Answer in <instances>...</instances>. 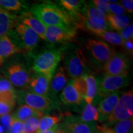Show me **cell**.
Here are the masks:
<instances>
[{
  "instance_id": "cell-11",
  "label": "cell",
  "mask_w": 133,
  "mask_h": 133,
  "mask_svg": "<svg viewBox=\"0 0 133 133\" xmlns=\"http://www.w3.org/2000/svg\"><path fill=\"white\" fill-rule=\"evenodd\" d=\"M130 62L123 53L116 52L107 62L103 65L105 75H128Z\"/></svg>"
},
{
  "instance_id": "cell-18",
  "label": "cell",
  "mask_w": 133,
  "mask_h": 133,
  "mask_svg": "<svg viewBox=\"0 0 133 133\" xmlns=\"http://www.w3.org/2000/svg\"><path fill=\"white\" fill-rule=\"evenodd\" d=\"M22 51L9 36H0V66L4 64L8 58Z\"/></svg>"
},
{
  "instance_id": "cell-17",
  "label": "cell",
  "mask_w": 133,
  "mask_h": 133,
  "mask_svg": "<svg viewBox=\"0 0 133 133\" xmlns=\"http://www.w3.org/2000/svg\"><path fill=\"white\" fill-rule=\"evenodd\" d=\"M59 98L62 102L66 105H80L84 101L75 84L74 79L66 83L61 91Z\"/></svg>"
},
{
  "instance_id": "cell-39",
  "label": "cell",
  "mask_w": 133,
  "mask_h": 133,
  "mask_svg": "<svg viewBox=\"0 0 133 133\" xmlns=\"http://www.w3.org/2000/svg\"><path fill=\"white\" fill-rule=\"evenodd\" d=\"M97 133H115L112 129L109 128L107 126H97Z\"/></svg>"
},
{
  "instance_id": "cell-15",
  "label": "cell",
  "mask_w": 133,
  "mask_h": 133,
  "mask_svg": "<svg viewBox=\"0 0 133 133\" xmlns=\"http://www.w3.org/2000/svg\"><path fill=\"white\" fill-rule=\"evenodd\" d=\"M121 93L118 91L110 94L100 101L97 108L99 114L98 121L101 122L106 121L108 116L113 112L117 105Z\"/></svg>"
},
{
  "instance_id": "cell-4",
  "label": "cell",
  "mask_w": 133,
  "mask_h": 133,
  "mask_svg": "<svg viewBox=\"0 0 133 133\" xmlns=\"http://www.w3.org/2000/svg\"><path fill=\"white\" fill-rule=\"evenodd\" d=\"M3 73L13 86L27 88L31 75L25 65L21 62H11L4 66Z\"/></svg>"
},
{
  "instance_id": "cell-41",
  "label": "cell",
  "mask_w": 133,
  "mask_h": 133,
  "mask_svg": "<svg viewBox=\"0 0 133 133\" xmlns=\"http://www.w3.org/2000/svg\"><path fill=\"white\" fill-rule=\"evenodd\" d=\"M60 125V124H57V125L54 126V127H52V128L48 129V130L46 131H44V132H36V133H55L56 132V131L57 130L58 128H59V126Z\"/></svg>"
},
{
  "instance_id": "cell-22",
  "label": "cell",
  "mask_w": 133,
  "mask_h": 133,
  "mask_svg": "<svg viewBox=\"0 0 133 133\" xmlns=\"http://www.w3.org/2000/svg\"><path fill=\"white\" fill-rule=\"evenodd\" d=\"M56 3L71 17L74 22L76 19H80L81 9L85 1L79 0H59Z\"/></svg>"
},
{
  "instance_id": "cell-28",
  "label": "cell",
  "mask_w": 133,
  "mask_h": 133,
  "mask_svg": "<svg viewBox=\"0 0 133 133\" xmlns=\"http://www.w3.org/2000/svg\"><path fill=\"white\" fill-rule=\"evenodd\" d=\"M61 119L62 118L61 116L44 115L39 118V128L36 132H44L52 128L54 126L59 124Z\"/></svg>"
},
{
  "instance_id": "cell-6",
  "label": "cell",
  "mask_w": 133,
  "mask_h": 133,
  "mask_svg": "<svg viewBox=\"0 0 133 133\" xmlns=\"http://www.w3.org/2000/svg\"><path fill=\"white\" fill-rule=\"evenodd\" d=\"M133 115V92L129 90L119 97V101L113 112L109 115L106 121L109 125L128 119Z\"/></svg>"
},
{
  "instance_id": "cell-31",
  "label": "cell",
  "mask_w": 133,
  "mask_h": 133,
  "mask_svg": "<svg viewBox=\"0 0 133 133\" xmlns=\"http://www.w3.org/2000/svg\"><path fill=\"white\" fill-rule=\"evenodd\" d=\"M39 116H33L23 122L24 133H36L39 128Z\"/></svg>"
},
{
  "instance_id": "cell-38",
  "label": "cell",
  "mask_w": 133,
  "mask_h": 133,
  "mask_svg": "<svg viewBox=\"0 0 133 133\" xmlns=\"http://www.w3.org/2000/svg\"><path fill=\"white\" fill-rule=\"evenodd\" d=\"M133 39H129V40L124 41L123 44L122 48L124 49L126 52H128L129 55L132 56L133 53Z\"/></svg>"
},
{
  "instance_id": "cell-20",
  "label": "cell",
  "mask_w": 133,
  "mask_h": 133,
  "mask_svg": "<svg viewBox=\"0 0 133 133\" xmlns=\"http://www.w3.org/2000/svg\"><path fill=\"white\" fill-rule=\"evenodd\" d=\"M66 72L64 66H60L53 75L49 86V94L55 96L62 91L68 83Z\"/></svg>"
},
{
  "instance_id": "cell-27",
  "label": "cell",
  "mask_w": 133,
  "mask_h": 133,
  "mask_svg": "<svg viewBox=\"0 0 133 133\" xmlns=\"http://www.w3.org/2000/svg\"><path fill=\"white\" fill-rule=\"evenodd\" d=\"M78 119L79 121L85 123L96 122L99 119V114L97 109L92 104H87L85 105L84 109Z\"/></svg>"
},
{
  "instance_id": "cell-2",
  "label": "cell",
  "mask_w": 133,
  "mask_h": 133,
  "mask_svg": "<svg viewBox=\"0 0 133 133\" xmlns=\"http://www.w3.org/2000/svg\"><path fill=\"white\" fill-rule=\"evenodd\" d=\"M64 56L62 48H51L41 51L34 57L33 70L35 74H41L52 78Z\"/></svg>"
},
{
  "instance_id": "cell-3",
  "label": "cell",
  "mask_w": 133,
  "mask_h": 133,
  "mask_svg": "<svg viewBox=\"0 0 133 133\" xmlns=\"http://www.w3.org/2000/svg\"><path fill=\"white\" fill-rule=\"evenodd\" d=\"M64 68L66 74L72 79H76L88 74L86 58L80 48H76L66 55Z\"/></svg>"
},
{
  "instance_id": "cell-37",
  "label": "cell",
  "mask_w": 133,
  "mask_h": 133,
  "mask_svg": "<svg viewBox=\"0 0 133 133\" xmlns=\"http://www.w3.org/2000/svg\"><path fill=\"white\" fill-rule=\"evenodd\" d=\"M121 5L124 11L130 14H132L133 12V1L132 0H122L120 1Z\"/></svg>"
},
{
  "instance_id": "cell-5",
  "label": "cell",
  "mask_w": 133,
  "mask_h": 133,
  "mask_svg": "<svg viewBox=\"0 0 133 133\" xmlns=\"http://www.w3.org/2000/svg\"><path fill=\"white\" fill-rule=\"evenodd\" d=\"M97 94L99 99L107 97V96L121 88L125 87L129 84V77L128 75H104L101 78L97 79Z\"/></svg>"
},
{
  "instance_id": "cell-12",
  "label": "cell",
  "mask_w": 133,
  "mask_h": 133,
  "mask_svg": "<svg viewBox=\"0 0 133 133\" xmlns=\"http://www.w3.org/2000/svg\"><path fill=\"white\" fill-rule=\"evenodd\" d=\"M76 36L74 27L63 28L59 26H47L45 41L51 44L73 41Z\"/></svg>"
},
{
  "instance_id": "cell-23",
  "label": "cell",
  "mask_w": 133,
  "mask_h": 133,
  "mask_svg": "<svg viewBox=\"0 0 133 133\" xmlns=\"http://www.w3.org/2000/svg\"><path fill=\"white\" fill-rule=\"evenodd\" d=\"M106 21H107L109 29L119 31L124 29L126 26L130 24V20L128 17L125 15H114L108 14L106 15Z\"/></svg>"
},
{
  "instance_id": "cell-40",
  "label": "cell",
  "mask_w": 133,
  "mask_h": 133,
  "mask_svg": "<svg viewBox=\"0 0 133 133\" xmlns=\"http://www.w3.org/2000/svg\"><path fill=\"white\" fill-rule=\"evenodd\" d=\"M55 133H69V131H67L65 128L64 127L62 124H60L59 128H58L57 130Z\"/></svg>"
},
{
  "instance_id": "cell-1",
  "label": "cell",
  "mask_w": 133,
  "mask_h": 133,
  "mask_svg": "<svg viewBox=\"0 0 133 133\" xmlns=\"http://www.w3.org/2000/svg\"><path fill=\"white\" fill-rule=\"evenodd\" d=\"M29 11L46 27H74V19L56 3L43 1L35 3L30 8Z\"/></svg>"
},
{
  "instance_id": "cell-8",
  "label": "cell",
  "mask_w": 133,
  "mask_h": 133,
  "mask_svg": "<svg viewBox=\"0 0 133 133\" xmlns=\"http://www.w3.org/2000/svg\"><path fill=\"white\" fill-rule=\"evenodd\" d=\"M85 48L92 59L99 64L104 65L116 52L110 44L98 38L88 39Z\"/></svg>"
},
{
  "instance_id": "cell-25",
  "label": "cell",
  "mask_w": 133,
  "mask_h": 133,
  "mask_svg": "<svg viewBox=\"0 0 133 133\" xmlns=\"http://www.w3.org/2000/svg\"><path fill=\"white\" fill-rule=\"evenodd\" d=\"M44 115V114H43V113L38 112L26 105L22 104L17 109L12 116L14 118L21 122H24L30 118L33 117V116L41 117Z\"/></svg>"
},
{
  "instance_id": "cell-29",
  "label": "cell",
  "mask_w": 133,
  "mask_h": 133,
  "mask_svg": "<svg viewBox=\"0 0 133 133\" xmlns=\"http://www.w3.org/2000/svg\"><path fill=\"white\" fill-rule=\"evenodd\" d=\"M96 36L101 38L102 41H106L107 43H109L115 46H122L124 42L117 32H114L112 31H104V32L98 34Z\"/></svg>"
},
{
  "instance_id": "cell-16",
  "label": "cell",
  "mask_w": 133,
  "mask_h": 133,
  "mask_svg": "<svg viewBox=\"0 0 133 133\" xmlns=\"http://www.w3.org/2000/svg\"><path fill=\"white\" fill-rule=\"evenodd\" d=\"M81 14L94 24L109 29L106 21V14L97 9L91 1L87 3L84 2L81 8Z\"/></svg>"
},
{
  "instance_id": "cell-10",
  "label": "cell",
  "mask_w": 133,
  "mask_h": 133,
  "mask_svg": "<svg viewBox=\"0 0 133 133\" xmlns=\"http://www.w3.org/2000/svg\"><path fill=\"white\" fill-rule=\"evenodd\" d=\"M74 81L83 101L87 104H92L97 94V81L95 76L88 74Z\"/></svg>"
},
{
  "instance_id": "cell-33",
  "label": "cell",
  "mask_w": 133,
  "mask_h": 133,
  "mask_svg": "<svg viewBox=\"0 0 133 133\" xmlns=\"http://www.w3.org/2000/svg\"><path fill=\"white\" fill-rule=\"evenodd\" d=\"M16 93L14 86L6 78H0V94Z\"/></svg>"
},
{
  "instance_id": "cell-36",
  "label": "cell",
  "mask_w": 133,
  "mask_h": 133,
  "mask_svg": "<svg viewBox=\"0 0 133 133\" xmlns=\"http://www.w3.org/2000/svg\"><path fill=\"white\" fill-rule=\"evenodd\" d=\"M91 2L97 9H99L101 12L104 13L106 15L109 14L107 9V6L108 3H109V1H105V0H93V1H91Z\"/></svg>"
},
{
  "instance_id": "cell-21",
  "label": "cell",
  "mask_w": 133,
  "mask_h": 133,
  "mask_svg": "<svg viewBox=\"0 0 133 133\" xmlns=\"http://www.w3.org/2000/svg\"><path fill=\"white\" fill-rule=\"evenodd\" d=\"M17 20L18 16L14 13L0 8V36H9L14 30Z\"/></svg>"
},
{
  "instance_id": "cell-35",
  "label": "cell",
  "mask_w": 133,
  "mask_h": 133,
  "mask_svg": "<svg viewBox=\"0 0 133 133\" xmlns=\"http://www.w3.org/2000/svg\"><path fill=\"white\" fill-rule=\"evenodd\" d=\"M118 34L124 41L129 40L133 39V25L132 24H130L124 29L117 31Z\"/></svg>"
},
{
  "instance_id": "cell-34",
  "label": "cell",
  "mask_w": 133,
  "mask_h": 133,
  "mask_svg": "<svg viewBox=\"0 0 133 133\" xmlns=\"http://www.w3.org/2000/svg\"><path fill=\"white\" fill-rule=\"evenodd\" d=\"M8 133H24L23 132V122H21L13 116L11 117Z\"/></svg>"
},
{
  "instance_id": "cell-32",
  "label": "cell",
  "mask_w": 133,
  "mask_h": 133,
  "mask_svg": "<svg viewBox=\"0 0 133 133\" xmlns=\"http://www.w3.org/2000/svg\"><path fill=\"white\" fill-rule=\"evenodd\" d=\"M116 1H109V3L107 4V9L109 14H112L114 15H124L126 11H124L123 8L119 3H116Z\"/></svg>"
},
{
  "instance_id": "cell-24",
  "label": "cell",
  "mask_w": 133,
  "mask_h": 133,
  "mask_svg": "<svg viewBox=\"0 0 133 133\" xmlns=\"http://www.w3.org/2000/svg\"><path fill=\"white\" fill-rule=\"evenodd\" d=\"M17 101V93L0 94V118L11 112Z\"/></svg>"
},
{
  "instance_id": "cell-7",
  "label": "cell",
  "mask_w": 133,
  "mask_h": 133,
  "mask_svg": "<svg viewBox=\"0 0 133 133\" xmlns=\"http://www.w3.org/2000/svg\"><path fill=\"white\" fill-rule=\"evenodd\" d=\"M17 98L21 105H26L43 114L49 112L56 107L55 102L49 96L38 95L29 91H21L18 95L17 94Z\"/></svg>"
},
{
  "instance_id": "cell-19",
  "label": "cell",
  "mask_w": 133,
  "mask_h": 133,
  "mask_svg": "<svg viewBox=\"0 0 133 133\" xmlns=\"http://www.w3.org/2000/svg\"><path fill=\"white\" fill-rule=\"evenodd\" d=\"M18 20L32 29L41 39L45 40L46 26L29 11H25L22 13L21 16H18Z\"/></svg>"
},
{
  "instance_id": "cell-26",
  "label": "cell",
  "mask_w": 133,
  "mask_h": 133,
  "mask_svg": "<svg viewBox=\"0 0 133 133\" xmlns=\"http://www.w3.org/2000/svg\"><path fill=\"white\" fill-rule=\"evenodd\" d=\"M0 8L9 12L22 13L29 9L27 3L21 0H0Z\"/></svg>"
},
{
  "instance_id": "cell-9",
  "label": "cell",
  "mask_w": 133,
  "mask_h": 133,
  "mask_svg": "<svg viewBox=\"0 0 133 133\" xmlns=\"http://www.w3.org/2000/svg\"><path fill=\"white\" fill-rule=\"evenodd\" d=\"M13 30L20 41L19 48L22 51L30 52L35 49L40 38L29 26L17 20Z\"/></svg>"
},
{
  "instance_id": "cell-14",
  "label": "cell",
  "mask_w": 133,
  "mask_h": 133,
  "mask_svg": "<svg viewBox=\"0 0 133 133\" xmlns=\"http://www.w3.org/2000/svg\"><path fill=\"white\" fill-rule=\"evenodd\" d=\"M51 78L41 74H35L31 76L29 85V92L43 96H48L49 92Z\"/></svg>"
},
{
  "instance_id": "cell-30",
  "label": "cell",
  "mask_w": 133,
  "mask_h": 133,
  "mask_svg": "<svg viewBox=\"0 0 133 133\" xmlns=\"http://www.w3.org/2000/svg\"><path fill=\"white\" fill-rule=\"evenodd\" d=\"M132 126L133 119L131 117L116 123L112 129L115 133H132Z\"/></svg>"
},
{
  "instance_id": "cell-13",
  "label": "cell",
  "mask_w": 133,
  "mask_h": 133,
  "mask_svg": "<svg viewBox=\"0 0 133 133\" xmlns=\"http://www.w3.org/2000/svg\"><path fill=\"white\" fill-rule=\"evenodd\" d=\"M62 124L69 133H96L97 126L96 122H83L72 116L66 118Z\"/></svg>"
}]
</instances>
